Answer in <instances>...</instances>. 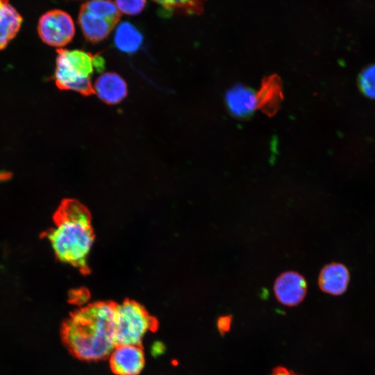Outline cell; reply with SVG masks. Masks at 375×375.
I'll use <instances>...</instances> for the list:
<instances>
[{"label":"cell","instance_id":"13","mask_svg":"<svg viewBox=\"0 0 375 375\" xmlns=\"http://www.w3.org/2000/svg\"><path fill=\"white\" fill-rule=\"evenodd\" d=\"M143 41L141 33L132 24L124 22L117 28L114 42L116 47L122 52L133 53L140 47Z\"/></svg>","mask_w":375,"mask_h":375},{"label":"cell","instance_id":"12","mask_svg":"<svg viewBox=\"0 0 375 375\" xmlns=\"http://www.w3.org/2000/svg\"><path fill=\"white\" fill-rule=\"evenodd\" d=\"M22 21L21 15L9 0H0V50L17 35Z\"/></svg>","mask_w":375,"mask_h":375},{"label":"cell","instance_id":"8","mask_svg":"<svg viewBox=\"0 0 375 375\" xmlns=\"http://www.w3.org/2000/svg\"><path fill=\"white\" fill-rule=\"evenodd\" d=\"M305 278L295 271L281 273L274 283V293L277 301L286 306H295L303 301L307 293Z\"/></svg>","mask_w":375,"mask_h":375},{"label":"cell","instance_id":"15","mask_svg":"<svg viewBox=\"0 0 375 375\" xmlns=\"http://www.w3.org/2000/svg\"><path fill=\"white\" fill-rule=\"evenodd\" d=\"M362 92L368 97L375 99V65L365 68L360 76Z\"/></svg>","mask_w":375,"mask_h":375},{"label":"cell","instance_id":"4","mask_svg":"<svg viewBox=\"0 0 375 375\" xmlns=\"http://www.w3.org/2000/svg\"><path fill=\"white\" fill-rule=\"evenodd\" d=\"M158 328V320L140 303L130 299L116 303V345H142L144 335L148 331H156Z\"/></svg>","mask_w":375,"mask_h":375},{"label":"cell","instance_id":"14","mask_svg":"<svg viewBox=\"0 0 375 375\" xmlns=\"http://www.w3.org/2000/svg\"><path fill=\"white\" fill-rule=\"evenodd\" d=\"M207 0H165L160 6L168 13L201 15Z\"/></svg>","mask_w":375,"mask_h":375},{"label":"cell","instance_id":"19","mask_svg":"<svg viewBox=\"0 0 375 375\" xmlns=\"http://www.w3.org/2000/svg\"><path fill=\"white\" fill-rule=\"evenodd\" d=\"M270 375H300L288 368L278 366L275 367Z\"/></svg>","mask_w":375,"mask_h":375},{"label":"cell","instance_id":"2","mask_svg":"<svg viewBox=\"0 0 375 375\" xmlns=\"http://www.w3.org/2000/svg\"><path fill=\"white\" fill-rule=\"evenodd\" d=\"M54 226L44 233L56 258L88 271V261L94 239L88 209L75 199H64L53 215Z\"/></svg>","mask_w":375,"mask_h":375},{"label":"cell","instance_id":"9","mask_svg":"<svg viewBox=\"0 0 375 375\" xmlns=\"http://www.w3.org/2000/svg\"><path fill=\"white\" fill-rule=\"evenodd\" d=\"M94 92L104 103L115 105L120 103L128 94L127 84L115 72H105L96 80Z\"/></svg>","mask_w":375,"mask_h":375},{"label":"cell","instance_id":"16","mask_svg":"<svg viewBox=\"0 0 375 375\" xmlns=\"http://www.w3.org/2000/svg\"><path fill=\"white\" fill-rule=\"evenodd\" d=\"M119 11L128 15H135L144 8L146 0H115Z\"/></svg>","mask_w":375,"mask_h":375},{"label":"cell","instance_id":"6","mask_svg":"<svg viewBox=\"0 0 375 375\" xmlns=\"http://www.w3.org/2000/svg\"><path fill=\"white\" fill-rule=\"evenodd\" d=\"M38 33L45 44L62 49L74 36V23L67 12L58 9L51 10L39 19Z\"/></svg>","mask_w":375,"mask_h":375},{"label":"cell","instance_id":"3","mask_svg":"<svg viewBox=\"0 0 375 375\" xmlns=\"http://www.w3.org/2000/svg\"><path fill=\"white\" fill-rule=\"evenodd\" d=\"M96 56L80 49H58L53 75L56 86L83 96L94 93L91 76L96 69Z\"/></svg>","mask_w":375,"mask_h":375},{"label":"cell","instance_id":"10","mask_svg":"<svg viewBox=\"0 0 375 375\" xmlns=\"http://www.w3.org/2000/svg\"><path fill=\"white\" fill-rule=\"evenodd\" d=\"M225 101L228 110L238 117L249 116L259 105L258 94L251 89L240 85L227 91Z\"/></svg>","mask_w":375,"mask_h":375},{"label":"cell","instance_id":"17","mask_svg":"<svg viewBox=\"0 0 375 375\" xmlns=\"http://www.w3.org/2000/svg\"><path fill=\"white\" fill-rule=\"evenodd\" d=\"M232 317L231 315H223L219 317L217 321V327L219 332L223 335L227 333L231 326Z\"/></svg>","mask_w":375,"mask_h":375},{"label":"cell","instance_id":"11","mask_svg":"<svg viewBox=\"0 0 375 375\" xmlns=\"http://www.w3.org/2000/svg\"><path fill=\"white\" fill-rule=\"evenodd\" d=\"M349 282L348 269L342 263L331 262L325 265L318 276V285L322 291L332 295L344 293Z\"/></svg>","mask_w":375,"mask_h":375},{"label":"cell","instance_id":"5","mask_svg":"<svg viewBox=\"0 0 375 375\" xmlns=\"http://www.w3.org/2000/svg\"><path fill=\"white\" fill-rule=\"evenodd\" d=\"M120 19V12L111 0H90L81 6L78 22L85 38L97 43L108 36Z\"/></svg>","mask_w":375,"mask_h":375},{"label":"cell","instance_id":"18","mask_svg":"<svg viewBox=\"0 0 375 375\" xmlns=\"http://www.w3.org/2000/svg\"><path fill=\"white\" fill-rule=\"evenodd\" d=\"M278 87L273 85V82L271 81L267 83L266 87L264 88L265 92L262 93L263 97H261V100L265 102L272 100V99H276V94Z\"/></svg>","mask_w":375,"mask_h":375},{"label":"cell","instance_id":"1","mask_svg":"<svg viewBox=\"0 0 375 375\" xmlns=\"http://www.w3.org/2000/svg\"><path fill=\"white\" fill-rule=\"evenodd\" d=\"M115 306L108 301L91 303L62 322L61 341L72 356L88 362L109 357L116 346Z\"/></svg>","mask_w":375,"mask_h":375},{"label":"cell","instance_id":"7","mask_svg":"<svg viewBox=\"0 0 375 375\" xmlns=\"http://www.w3.org/2000/svg\"><path fill=\"white\" fill-rule=\"evenodd\" d=\"M109 364L115 375H139L145 364L142 345H116L109 356Z\"/></svg>","mask_w":375,"mask_h":375},{"label":"cell","instance_id":"20","mask_svg":"<svg viewBox=\"0 0 375 375\" xmlns=\"http://www.w3.org/2000/svg\"><path fill=\"white\" fill-rule=\"evenodd\" d=\"M160 6L165 0H152Z\"/></svg>","mask_w":375,"mask_h":375}]
</instances>
